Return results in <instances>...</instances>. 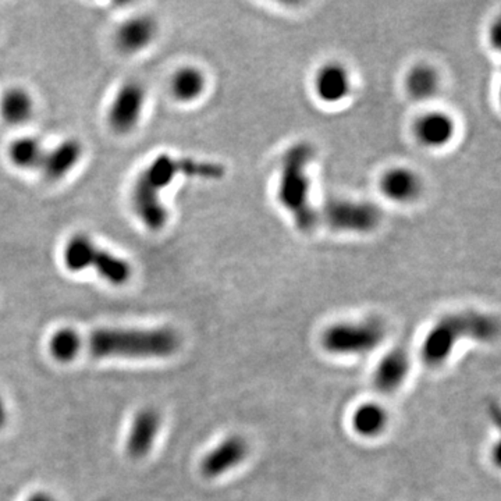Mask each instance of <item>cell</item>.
Here are the masks:
<instances>
[{
  "label": "cell",
  "mask_w": 501,
  "mask_h": 501,
  "mask_svg": "<svg viewBox=\"0 0 501 501\" xmlns=\"http://www.w3.org/2000/svg\"><path fill=\"white\" fill-rule=\"evenodd\" d=\"M223 166L191 157L159 155L138 173L131 191L130 206L137 220L150 231H160L169 222V209L163 202V191L177 177H198L216 180L223 177Z\"/></svg>",
  "instance_id": "1"
},
{
  "label": "cell",
  "mask_w": 501,
  "mask_h": 501,
  "mask_svg": "<svg viewBox=\"0 0 501 501\" xmlns=\"http://www.w3.org/2000/svg\"><path fill=\"white\" fill-rule=\"evenodd\" d=\"M500 332L499 320L483 312L464 310L437 320L425 336L421 358L430 368H439L450 359L455 346L462 340L490 343Z\"/></svg>",
  "instance_id": "2"
},
{
  "label": "cell",
  "mask_w": 501,
  "mask_h": 501,
  "mask_svg": "<svg viewBox=\"0 0 501 501\" xmlns=\"http://www.w3.org/2000/svg\"><path fill=\"white\" fill-rule=\"evenodd\" d=\"M180 347L177 333L169 327L157 329H99L88 342V349L98 358L167 356Z\"/></svg>",
  "instance_id": "3"
},
{
  "label": "cell",
  "mask_w": 501,
  "mask_h": 501,
  "mask_svg": "<svg viewBox=\"0 0 501 501\" xmlns=\"http://www.w3.org/2000/svg\"><path fill=\"white\" fill-rule=\"evenodd\" d=\"M313 156V148L306 143H301L287 150L282 162L277 198L291 215L301 231H310L319 217L310 203V179L308 173V166Z\"/></svg>",
  "instance_id": "4"
},
{
  "label": "cell",
  "mask_w": 501,
  "mask_h": 501,
  "mask_svg": "<svg viewBox=\"0 0 501 501\" xmlns=\"http://www.w3.org/2000/svg\"><path fill=\"white\" fill-rule=\"evenodd\" d=\"M67 270L80 273L92 269L113 286L126 284L133 276V267L124 258L102 248L90 236L78 233L67 240L61 250Z\"/></svg>",
  "instance_id": "5"
},
{
  "label": "cell",
  "mask_w": 501,
  "mask_h": 501,
  "mask_svg": "<svg viewBox=\"0 0 501 501\" xmlns=\"http://www.w3.org/2000/svg\"><path fill=\"white\" fill-rule=\"evenodd\" d=\"M386 339L383 322L375 318L339 322L322 334V349L336 356H362L376 350Z\"/></svg>",
  "instance_id": "6"
},
{
  "label": "cell",
  "mask_w": 501,
  "mask_h": 501,
  "mask_svg": "<svg viewBox=\"0 0 501 501\" xmlns=\"http://www.w3.org/2000/svg\"><path fill=\"white\" fill-rule=\"evenodd\" d=\"M325 223L337 231L365 234L380 223V210L363 200H332L323 207Z\"/></svg>",
  "instance_id": "7"
},
{
  "label": "cell",
  "mask_w": 501,
  "mask_h": 501,
  "mask_svg": "<svg viewBox=\"0 0 501 501\" xmlns=\"http://www.w3.org/2000/svg\"><path fill=\"white\" fill-rule=\"evenodd\" d=\"M147 102L145 87L135 80L126 81L113 95L106 113L109 127L117 134L131 133L141 121Z\"/></svg>",
  "instance_id": "8"
},
{
  "label": "cell",
  "mask_w": 501,
  "mask_h": 501,
  "mask_svg": "<svg viewBox=\"0 0 501 501\" xmlns=\"http://www.w3.org/2000/svg\"><path fill=\"white\" fill-rule=\"evenodd\" d=\"M248 455L250 445L244 437L229 436L203 457L200 471L206 478H219L240 466Z\"/></svg>",
  "instance_id": "9"
},
{
  "label": "cell",
  "mask_w": 501,
  "mask_h": 501,
  "mask_svg": "<svg viewBox=\"0 0 501 501\" xmlns=\"http://www.w3.org/2000/svg\"><path fill=\"white\" fill-rule=\"evenodd\" d=\"M411 372V358L402 349L385 354L376 363L372 373V383L382 394H394L406 382Z\"/></svg>",
  "instance_id": "10"
},
{
  "label": "cell",
  "mask_w": 501,
  "mask_h": 501,
  "mask_svg": "<svg viewBox=\"0 0 501 501\" xmlns=\"http://www.w3.org/2000/svg\"><path fill=\"white\" fill-rule=\"evenodd\" d=\"M83 156V145L74 138L64 140L54 145L53 148L45 150L42 163L38 169L41 174L48 181H59L68 176Z\"/></svg>",
  "instance_id": "11"
},
{
  "label": "cell",
  "mask_w": 501,
  "mask_h": 501,
  "mask_svg": "<svg viewBox=\"0 0 501 501\" xmlns=\"http://www.w3.org/2000/svg\"><path fill=\"white\" fill-rule=\"evenodd\" d=\"M156 21L150 16H135L123 21L114 35L116 47L126 54H134L150 47L156 38Z\"/></svg>",
  "instance_id": "12"
},
{
  "label": "cell",
  "mask_w": 501,
  "mask_h": 501,
  "mask_svg": "<svg viewBox=\"0 0 501 501\" xmlns=\"http://www.w3.org/2000/svg\"><path fill=\"white\" fill-rule=\"evenodd\" d=\"M160 423V415L153 408H145L135 415L127 437V452L130 457L143 458L152 450Z\"/></svg>",
  "instance_id": "13"
},
{
  "label": "cell",
  "mask_w": 501,
  "mask_h": 501,
  "mask_svg": "<svg viewBox=\"0 0 501 501\" xmlns=\"http://www.w3.org/2000/svg\"><path fill=\"white\" fill-rule=\"evenodd\" d=\"M389 411L375 401L359 404L351 415V428L354 433L363 439H376L382 436L389 428Z\"/></svg>",
  "instance_id": "14"
},
{
  "label": "cell",
  "mask_w": 501,
  "mask_h": 501,
  "mask_svg": "<svg viewBox=\"0 0 501 501\" xmlns=\"http://www.w3.org/2000/svg\"><path fill=\"white\" fill-rule=\"evenodd\" d=\"M315 90L319 99L326 103H339L350 94V74L342 64H326L316 74Z\"/></svg>",
  "instance_id": "15"
},
{
  "label": "cell",
  "mask_w": 501,
  "mask_h": 501,
  "mask_svg": "<svg viewBox=\"0 0 501 501\" xmlns=\"http://www.w3.org/2000/svg\"><path fill=\"white\" fill-rule=\"evenodd\" d=\"M418 140L430 148L445 147L454 138L455 124L450 116L439 111L421 117L415 127Z\"/></svg>",
  "instance_id": "16"
},
{
  "label": "cell",
  "mask_w": 501,
  "mask_h": 501,
  "mask_svg": "<svg viewBox=\"0 0 501 501\" xmlns=\"http://www.w3.org/2000/svg\"><path fill=\"white\" fill-rule=\"evenodd\" d=\"M34 114L31 94L20 87L7 90L0 99V116L10 126H21Z\"/></svg>",
  "instance_id": "17"
},
{
  "label": "cell",
  "mask_w": 501,
  "mask_h": 501,
  "mask_svg": "<svg viewBox=\"0 0 501 501\" xmlns=\"http://www.w3.org/2000/svg\"><path fill=\"white\" fill-rule=\"evenodd\" d=\"M382 191L392 200L408 202L415 200L421 193V180L408 169H393L385 174Z\"/></svg>",
  "instance_id": "18"
},
{
  "label": "cell",
  "mask_w": 501,
  "mask_h": 501,
  "mask_svg": "<svg viewBox=\"0 0 501 501\" xmlns=\"http://www.w3.org/2000/svg\"><path fill=\"white\" fill-rule=\"evenodd\" d=\"M206 88V77L200 68L186 66L179 68L170 81L171 95L180 102H193L200 98Z\"/></svg>",
  "instance_id": "19"
},
{
  "label": "cell",
  "mask_w": 501,
  "mask_h": 501,
  "mask_svg": "<svg viewBox=\"0 0 501 501\" xmlns=\"http://www.w3.org/2000/svg\"><path fill=\"white\" fill-rule=\"evenodd\" d=\"M45 147L35 137H20L14 140L7 150V156L11 164L21 170H38L44 155Z\"/></svg>",
  "instance_id": "20"
},
{
  "label": "cell",
  "mask_w": 501,
  "mask_h": 501,
  "mask_svg": "<svg viewBox=\"0 0 501 501\" xmlns=\"http://www.w3.org/2000/svg\"><path fill=\"white\" fill-rule=\"evenodd\" d=\"M83 349V340L80 334L70 327L59 329L53 333L49 340L50 355L63 363L74 361Z\"/></svg>",
  "instance_id": "21"
},
{
  "label": "cell",
  "mask_w": 501,
  "mask_h": 501,
  "mask_svg": "<svg viewBox=\"0 0 501 501\" xmlns=\"http://www.w3.org/2000/svg\"><path fill=\"white\" fill-rule=\"evenodd\" d=\"M437 88L439 76L429 66H418L406 77V91L415 99H428L435 95Z\"/></svg>",
  "instance_id": "22"
},
{
  "label": "cell",
  "mask_w": 501,
  "mask_h": 501,
  "mask_svg": "<svg viewBox=\"0 0 501 501\" xmlns=\"http://www.w3.org/2000/svg\"><path fill=\"white\" fill-rule=\"evenodd\" d=\"M27 501H54V499H53L50 495H48V493L40 492V493H35V495H32L31 497H28Z\"/></svg>",
  "instance_id": "23"
},
{
  "label": "cell",
  "mask_w": 501,
  "mask_h": 501,
  "mask_svg": "<svg viewBox=\"0 0 501 501\" xmlns=\"http://www.w3.org/2000/svg\"><path fill=\"white\" fill-rule=\"evenodd\" d=\"M6 422H7V411H6L4 402H3L1 397H0V429L6 425Z\"/></svg>",
  "instance_id": "24"
}]
</instances>
